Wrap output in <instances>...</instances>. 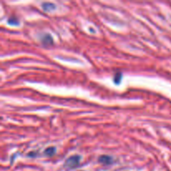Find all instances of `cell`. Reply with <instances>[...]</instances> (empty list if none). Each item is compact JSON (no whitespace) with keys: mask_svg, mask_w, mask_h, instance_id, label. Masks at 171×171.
<instances>
[{"mask_svg":"<svg viewBox=\"0 0 171 171\" xmlns=\"http://www.w3.org/2000/svg\"><path fill=\"white\" fill-rule=\"evenodd\" d=\"M80 155H73V156H70V158H68L66 160H65V165L68 168H75L76 166H78L80 164Z\"/></svg>","mask_w":171,"mask_h":171,"instance_id":"1","label":"cell"},{"mask_svg":"<svg viewBox=\"0 0 171 171\" xmlns=\"http://www.w3.org/2000/svg\"><path fill=\"white\" fill-rule=\"evenodd\" d=\"M99 162L104 164H110L113 163V159L109 155H101L99 157Z\"/></svg>","mask_w":171,"mask_h":171,"instance_id":"2","label":"cell"},{"mask_svg":"<svg viewBox=\"0 0 171 171\" xmlns=\"http://www.w3.org/2000/svg\"><path fill=\"white\" fill-rule=\"evenodd\" d=\"M42 8L46 12H50V11L55 9V4L52 3H43Z\"/></svg>","mask_w":171,"mask_h":171,"instance_id":"3","label":"cell"},{"mask_svg":"<svg viewBox=\"0 0 171 171\" xmlns=\"http://www.w3.org/2000/svg\"><path fill=\"white\" fill-rule=\"evenodd\" d=\"M55 152H56V149L54 147H49L44 150V154L48 157H52L53 155H54Z\"/></svg>","mask_w":171,"mask_h":171,"instance_id":"4","label":"cell"},{"mask_svg":"<svg viewBox=\"0 0 171 171\" xmlns=\"http://www.w3.org/2000/svg\"><path fill=\"white\" fill-rule=\"evenodd\" d=\"M42 42L45 45H49L53 44V39L52 37L50 36L49 34L45 35L44 37H43L42 39Z\"/></svg>","mask_w":171,"mask_h":171,"instance_id":"5","label":"cell"},{"mask_svg":"<svg viewBox=\"0 0 171 171\" xmlns=\"http://www.w3.org/2000/svg\"><path fill=\"white\" fill-rule=\"evenodd\" d=\"M121 74H119V73H118V74H116L115 75V76H114V82L116 83V84H119L120 81H121Z\"/></svg>","mask_w":171,"mask_h":171,"instance_id":"6","label":"cell"},{"mask_svg":"<svg viewBox=\"0 0 171 171\" xmlns=\"http://www.w3.org/2000/svg\"><path fill=\"white\" fill-rule=\"evenodd\" d=\"M28 156H30V157L36 156V154H35V152H30V153H28Z\"/></svg>","mask_w":171,"mask_h":171,"instance_id":"7","label":"cell"}]
</instances>
